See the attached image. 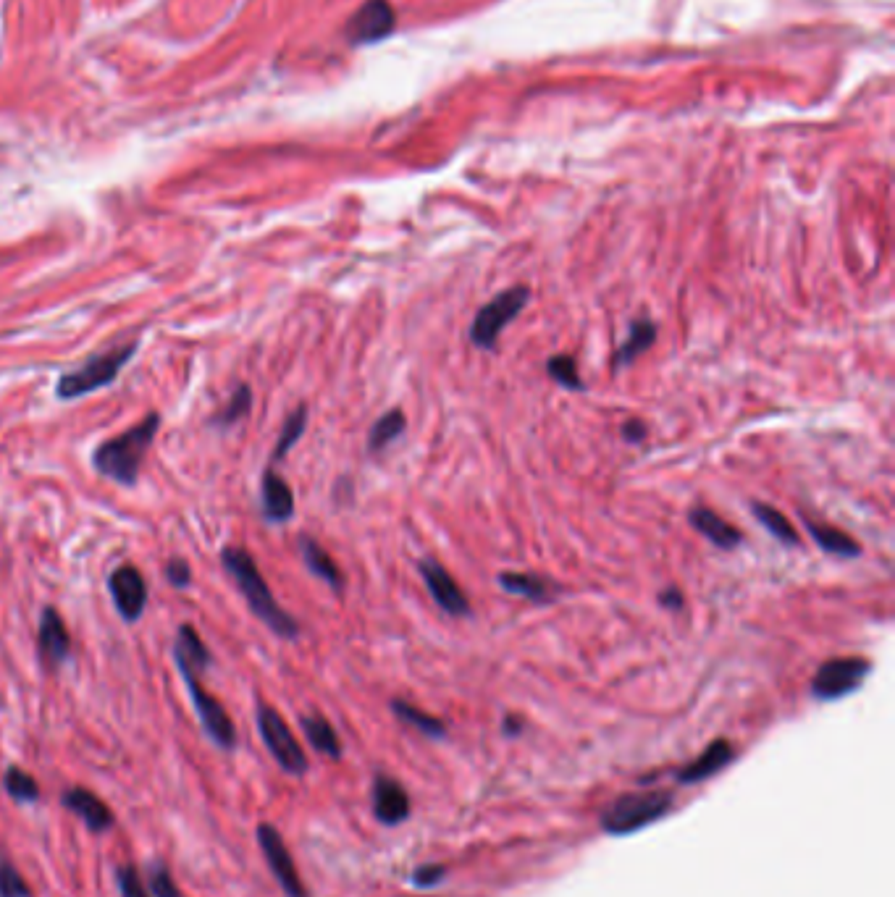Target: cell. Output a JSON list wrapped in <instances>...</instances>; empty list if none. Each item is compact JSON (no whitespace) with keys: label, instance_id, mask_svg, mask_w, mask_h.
<instances>
[{"label":"cell","instance_id":"obj_1","mask_svg":"<svg viewBox=\"0 0 895 897\" xmlns=\"http://www.w3.org/2000/svg\"><path fill=\"white\" fill-rule=\"evenodd\" d=\"M221 562H224L231 580L239 585V591L245 593L247 604L255 612V617L263 619L273 633L281 635V638H297L300 635V625L294 622L292 614H287L276 604V598L271 596L266 580L260 575L258 564H255V559L245 549L226 546L224 554H221Z\"/></svg>","mask_w":895,"mask_h":897},{"label":"cell","instance_id":"obj_2","mask_svg":"<svg viewBox=\"0 0 895 897\" xmlns=\"http://www.w3.org/2000/svg\"><path fill=\"white\" fill-rule=\"evenodd\" d=\"M158 425H161V418L153 412L121 436L100 444L95 457H92L95 467L105 478L116 480L121 486H132L137 475H140L142 459H145L147 449H150L155 433H158Z\"/></svg>","mask_w":895,"mask_h":897},{"label":"cell","instance_id":"obj_3","mask_svg":"<svg viewBox=\"0 0 895 897\" xmlns=\"http://www.w3.org/2000/svg\"><path fill=\"white\" fill-rule=\"evenodd\" d=\"M528 299H531V289L528 286H510V289H504L497 297H491L478 310L473 323H470V344L476 349H486V352L497 349L502 331L523 313Z\"/></svg>","mask_w":895,"mask_h":897},{"label":"cell","instance_id":"obj_4","mask_svg":"<svg viewBox=\"0 0 895 897\" xmlns=\"http://www.w3.org/2000/svg\"><path fill=\"white\" fill-rule=\"evenodd\" d=\"M672 808L667 793H630L617 798L602 814V827L609 835H630L659 821Z\"/></svg>","mask_w":895,"mask_h":897},{"label":"cell","instance_id":"obj_5","mask_svg":"<svg viewBox=\"0 0 895 897\" xmlns=\"http://www.w3.org/2000/svg\"><path fill=\"white\" fill-rule=\"evenodd\" d=\"M134 352H137V344H129V347L111 349V352L90 357L82 368L71 370V373H66V376L58 381V397L77 399L95 389H103V386L116 381V376H119L126 362L132 360Z\"/></svg>","mask_w":895,"mask_h":897},{"label":"cell","instance_id":"obj_6","mask_svg":"<svg viewBox=\"0 0 895 897\" xmlns=\"http://www.w3.org/2000/svg\"><path fill=\"white\" fill-rule=\"evenodd\" d=\"M869 672H872V661L864 659V656L827 659L814 675L812 696L819 698V701H838V698L859 690Z\"/></svg>","mask_w":895,"mask_h":897},{"label":"cell","instance_id":"obj_7","mask_svg":"<svg viewBox=\"0 0 895 897\" xmlns=\"http://www.w3.org/2000/svg\"><path fill=\"white\" fill-rule=\"evenodd\" d=\"M258 730L263 743H266V748L271 751V756L276 758V764H279L284 772L287 774L308 772V756H305L302 745L297 743V738H294V732L289 730V724L281 719L279 711L271 709V706H260Z\"/></svg>","mask_w":895,"mask_h":897},{"label":"cell","instance_id":"obj_8","mask_svg":"<svg viewBox=\"0 0 895 897\" xmlns=\"http://www.w3.org/2000/svg\"><path fill=\"white\" fill-rule=\"evenodd\" d=\"M179 672H182L184 682H187L189 698H192V706H195L197 719L203 724L205 735H208L218 748L231 751V748L237 745V730H234V722L229 719L226 709L218 703V698L205 693L197 672H192V669H179Z\"/></svg>","mask_w":895,"mask_h":897},{"label":"cell","instance_id":"obj_9","mask_svg":"<svg viewBox=\"0 0 895 897\" xmlns=\"http://www.w3.org/2000/svg\"><path fill=\"white\" fill-rule=\"evenodd\" d=\"M258 842H260V850H263V856H266L268 869L271 874L276 877L279 887L284 890L287 897H308V890H305V884L300 879V871L294 866V858L289 853L287 842L281 837V832L271 824H260L258 827Z\"/></svg>","mask_w":895,"mask_h":897},{"label":"cell","instance_id":"obj_10","mask_svg":"<svg viewBox=\"0 0 895 897\" xmlns=\"http://www.w3.org/2000/svg\"><path fill=\"white\" fill-rule=\"evenodd\" d=\"M420 578L426 583L428 596L434 598V604L439 606L441 612H447L449 617H468L470 614V601L465 596L457 580L449 575L434 557H426L418 564Z\"/></svg>","mask_w":895,"mask_h":897},{"label":"cell","instance_id":"obj_11","mask_svg":"<svg viewBox=\"0 0 895 897\" xmlns=\"http://www.w3.org/2000/svg\"><path fill=\"white\" fill-rule=\"evenodd\" d=\"M108 588H111L113 604H116V609H119L126 622H134V619L142 617L147 606V585L137 567L124 564L119 570H113Z\"/></svg>","mask_w":895,"mask_h":897},{"label":"cell","instance_id":"obj_12","mask_svg":"<svg viewBox=\"0 0 895 897\" xmlns=\"http://www.w3.org/2000/svg\"><path fill=\"white\" fill-rule=\"evenodd\" d=\"M394 29V11L386 0H368L347 24V37L357 45L384 40Z\"/></svg>","mask_w":895,"mask_h":897},{"label":"cell","instance_id":"obj_13","mask_svg":"<svg viewBox=\"0 0 895 897\" xmlns=\"http://www.w3.org/2000/svg\"><path fill=\"white\" fill-rule=\"evenodd\" d=\"M373 814L381 824H402L410 816V795L397 779L378 774L373 782Z\"/></svg>","mask_w":895,"mask_h":897},{"label":"cell","instance_id":"obj_14","mask_svg":"<svg viewBox=\"0 0 895 897\" xmlns=\"http://www.w3.org/2000/svg\"><path fill=\"white\" fill-rule=\"evenodd\" d=\"M61 803L69 808V811H74V814L82 819L84 827L90 829V832H95V835H100V832H108V829L113 827L111 806H108V803H103V800L92 793V790H84V787H71V790H66V793H63Z\"/></svg>","mask_w":895,"mask_h":897},{"label":"cell","instance_id":"obj_15","mask_svg":"<svg viewBox=\"0 0 895 897\" xmlns=\"http://www.w3.org/2000/svg\"><path fill=\"white\" fill-rule=\"evenodd\" d=\"M499 585L512 596H520L539 606L554 604L562 593V588L554 580L544 578V575H533V572H502Z\"/></svg>","mask_w":895,"mask_h":897},{"label":"cell","instance_id":"obj_16","mask_svg":"<svg viewBox=\"0 0 895 897\" xmlns=\"http://www.w3.org/2000/svg\"><path fill=\"white\" fill-rule=\"evenodd\" d=\"M688 522H691V528L696 533L707 538L709 543H714L717 549H725V551H733L738 549L743 543V533L735 525H730L728 520H722L714 509L709 507H693L691 515H688Z\"/></svg>","mask_w":895,"mask_h":897},{"label":"cell","instance_id":"obj_17","mask_svg":"<svg viewBox=\"0 0 895 897\" xmlns=\"http://www.w3.org/2000/svg\"><path fill=\"white\" fill-rule=\"evenodd\" d=\"M40 651L42 659L48 661V664H53V667L69 659L71 651L69 630H66V625H63V619L58 617L56 609H45V612H42Z\"/></svg>","mask_w":895,"mask_h":897},{"label":"cell","instance_id":"obj_18","mask_svg":"<svg viewBox=\"0 0 895 897\" xmlns=\"http://www.w3.org/2000/svg\"><path fill=\"white\" fill-rule=\"evenodd\" d=\"M260 491H263V515L271 522H287L294 515V494L292 488L287 486V480L281 478L276 470H266L263 475V483H260Z\"/></svg>","mask_w":895,"mask_h":897},{"label":"cell","instance_id":"obj_19","mask_svg":"<svg viewBox=\"0 0 895 897\" xmlns=\"http://www.w3.org/2000/svg\"><path fill=\"white\" fill-rule=\"evenodd\" d=\"M733 756H735L733 745H730L728 740H714V743L709 745L707 751L701 753V756L696 758L693 764H688L686 769H680L678 779L680 782H686V785H693V782H704V779L714 777V774L720 772V769H725V766L733 761Z\"/></svg>","mask_w":895,"mask_h":897},{"label":"cell","instance_id":"obj_20","mask_svg":"<svg viewBox=\"0 0 895 897\" xmlns=\"http://www.w3.org/2000/svg\"><path fill=\"white\" fill-rule=\"evenodd\" d=\"M804 525H806V533L814 538L819 549L830 554V557H843V559H856L861 554V543L854 541V538L843 533L840 528H833V525H822V522H814L804 515Z\"/></svg>","mask_w":895,"mask_h":897},{"label":"cell","instance_id":"obj_21","mask_svg":"<svg viewBox=\"0 0 895 897\" xmlns=\"http://www.w3.org/2000/svg\"><path fill=\"white\" fill-rule=\"evenodd\" d=\"M174 659L179 669H192V672H203L210 664V651L205 648V643L200 640L197 630L192 625L179 627V635H176L174 643Z\"/></svg>","mask_w":895,"mask_h":897},{"label":"cell","instance_id":"obj_22","mask_svg":"<svg viewBox=\"0 0 895 897\" xmlns=\"http://www.w3.org/2000/svg\"><path fill=\"white\" fill-rule=\"evenodd\" d=\"M300 554L305 567L313 572L315 578H321L323 583H329L331 588L342 591L344 585L342 570L336 567V562L329 557V551L323 549L321 543H315L313 538H300Z\"/></svg>","mask_w":895,"mask_h":897},{"label":"cell","instance_id":"obj_23","mask_svg":"<svg viewBox=\"0 0 895 897\" xmlns=\"http://www.w3.org/2000/svg\"><path fill=\"white\" fill-rule=\"evenodd\" d=\"M657 334L659 331H657V326H654V320H649V318L633 320V323H630L628 336H625V341L620 344V349H617L615 368H625V365H630V362L636 360V357L644 355L646 349H649L651 344L657 341Z\"/></svg>","mask_w":895,"mask_h":897},{"label":"cell","instance_id":"obj_24","mask_svg":"<svg viewBox=\"0 0 895 897\" xmlns=\"http://www.w3.org/2000/svg\"><path fill=\"white\" fill-rule=\"evenodd\" d=\"M751 509H754V517L762 522V528L767 530L772 538H777V541L785 543V546H798V543H801L796 528H793V522L788 520L780 509L770 507V504H762V501H754Z\"/></svg>","mask_w":895,"mask_h":897},{"label":"cell","instance_id":"obj_25","mask_svg":"<svg viewBox=\"0 0 895 897\" xmlns=\"http://www.w3.org/2000/svg\"><path fill=\"white\" fill-rule=\"evenodd\" d=\"M302 732L308 735L310 745L315 751L323 753V756L339 758L342 756V743H339V735L334 732L329 722L318 714H310V717H302Z\"/></svg>","mask_w":895,"mask_h":897},{"label":"cell","instance_id":"obj_26","mask_svg":"<svg viewBox=\"0 0 895 897\" xmlns=\"http://www.w3.org/2000/svg\"><path fill=\"white\" fill-rule=\"evenodd\" d=\"M407 428V420H405V412L402 410H392L381 415V418L373 423L371 433H368V452H384L386 446L397 441Z\"/></svg>","mask_w":895,"mask_h":897},{"label":"cell","instance_id":"obj_27","mask_svg":"<svg viewBox=\"0 0 895 897\" xmlns=\"http://www.w3.org/2000/svg\"><path fill=\"white\" fill-rule=\"evenodd\" d=\"M3 787H6V793L16 803H35V800H40L37 779L29 772H24V769H19V766H8V772L3 774Z\"/></svg>","mask_w":895,"mask_h":897},{"label":"cell","instance_id":"obj_28","mask_svg":"<svg viewBox=\"0 0 895 897\" xmlns=\"http://www.w3.org/2000/svg\"><path fill=\"white\" fill-rule=\"evenodd\" d=\"M392 711L402 719V722H407L410 727H415V730H420L423 735H428V738H444V724H441L436 717H431V714H423L420 709H415L413 703L392 701Z\"/></svg>","mask_w":895,"mask_h":897},{"label":"cell","instance_id":"obj_29","mask_svg":"<svg viewBox=\"0 0 895 897\" xmlns=\"http://www.w3.org/2000/svg\"><path fill=\"white\" fill-rule=\"evenodd\" d=\"M546 373H549V378H552L554 383H560L565 389L570 391L586 389V383H583L581 373H578V362H575V357L570 355L549 357V362H546Z\"/></svg>","mask_w":895,"mask_h":897},{"label":"cell","instance_id":"obj_30","mask_svg":"<svg viewBox=\"0 0 895 897\" xmlns=\"http://www.w3.org/2000/svg\"><path fill=\"white\" fill-rule=\"evenodd\" d=\"M305 425H308V407H297L287 418L284 428H281V436H279V444L273 449V462H279V459L287 457V452L292 449L300 436L305 433Z\"/></svg>","mask_w":895,"mask_h":897},{"label":"cell","instance_id":"obj_31","mask_svg":"<svg viewBox=\"0 0 895 897\" xmlns=\"http://www.w3.org/2000/svg\"><path fill=\"white\" fill-rule=\"evenodd\" d=\"M145 887L147 892H150V897H184L182 890H179V884H176L174 877H171V871L166 869V863L161 861H155L147 866Z\"/></svg>","mask_w":895,"mask_h":897},{"label":"cell","instance_id":"obj_32","mask_svg":"<svg viewBox=\"0 0 895 897\" xmlns=\"http://www.w3.org/2000/svg\"><path fill=\"white\" fill-rule=\"evenodd\" d=\"M0 897H32L29 884L6 856H0Z\"/></svg>","mask_w":895,"mask_h":897},{"label":"cell","instance_id":"obj_33","mask_svg":"<svg viewBox=\"0 0 895 897\" xmlns=\"http://www.w3.org/2000/svg\"><path fill=\"white\" fill-rule=\"evenodd\" d=\"M250 407H252V391L247 389V386H239L237 394H234V397H231V402L226 404L224 410L218 412L216 418H213V423L221 425V428H226V425H234L237 420L245 418L247 412H250Z\"/></svg>","mask_w":895,"mask_h":897},{"label":"cell","instance_id":"obj_34","mask_svg":"<svg viewBox=\"0 0 895 897\" xmlns=\"http://www.w3.org/2000/svg\"><path fill=\"white\" fill-rule=\"evenodd\" d=\"M116 882H119L121 897H150L145 879L140 877V871L134 869L132 863H121L116 869Z\"/></svg>","mask_w":895,"mask_h":897},{"label":"cell","instance_id":"obj_35","mask_svg":"<svg viewBox=\"0 0 895 897\" xmlns=\"http://www.w3.org/2000/svg\"><path fill=\"white\" fill-rule=\"evenodd\" d=\"M166 578L174 588H187L192 583V570H189V564L184 559H171L166 567Z\"/></svg>","mask_w":895,"mask_h":897},{"label":"cell","instance_id":"obj_36","mask_svg":"<svg viewBox=\"0 0 895 897\" xmlns=\"http://www.w3.org/2000/svg\"><path fill=\"white\" fill-rule=\"evenodd\" d=\"M620 436H623V439L628 441V444H641V441H644L646 436H649V428H646L644 420L630 418V420H625L623 425H620Z\"/></svg>","mask_w":895,"mask_h":897},{"label":"cell","instance_id":"obj_37","mask_svg":"<svg viewBox=\"0 0 895 897\" xmlns=\"http://www.w3.org/2000/svg\"><path fill=\"white\" fill-rule=\"evenodd\" d=\"M444 877V869L441 866H423V869L415 871V884L418 887H431V884H439Z\"/></svg>","mask_w":895,"mask_h":897},{"label":"cell","instance_id":"obj_38","mask_svg":"<svg viewBox=\"0 0 895 897\" xmlns=\"http://www.w3.org/2000/svg\"><path fill=\"white\" fill-rule=\"evenodd\" d=\"M659 604L670 609V612H680L686 606V596L678 591V588H667V591L659 593Z\"/></svg>","mask_w":895,"mask_h":897},{"label":"cell","instance_id":"obj_39","mask_svg":"<svg viewBox=\"0 0 895 897\" xmlns=\"http://www.w3.org/2000/svg\"><path fill=\"white\" fill-rule=\"evenodd\" d=\"M504 730H507V735H518L520 732V722L518 719H507V724H504Z\"/></svg>","mask_w":895,"mask_h":897}]
</instances>
